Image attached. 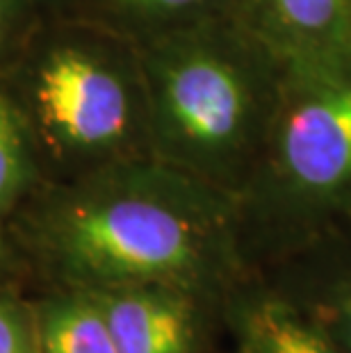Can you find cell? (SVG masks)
Here are the masks:
<instances>
[{"label": "cell", "instance_id": "13", "mask_svg": "<svg viewBox=\"0 0 351 353\" xmlns=\"http://www.w3.org/2000/svg\"><path fill=\"white\" fill-rule=\"evenodd\" d=\"M317 324L322 326L342 349L351 353V285L342 292H338V296L322 307Z\"/></svg>", "mask_w": 351, "mask_h": 353}, {"label": "cell", "instance_id": "11", "mask_svg": "<svg viewBox=\"0 0 351 353\" xmlns=\"http://www.w3.org/2000/svg\"><path fill=\"white\" fill-rule=\"evenodd\" d=\"M32 0H0V76L14 64L28 39L39 28Z\"/></svg>", "mask_w": 351, "mask_h": 353}, {"label": "cell", "instance_id": "5", "mask_svg": "<svg viewBox=\"0 0 351 353\" xmlns=\"http://www.w3.org/2000/svg\"><path fill=\"white\" fill-rule=\"evenodd\" d=\"M101 307L119 353H194V292L158 283L85 290Z\"/></svg>", "mask_w": 351, "mask_h": 353}, {"label": "cell", "instance_id": "9", "mask_svg": "<svg viewBox=\"0 0 351 353\" xmlns=\"http://www.w3.org/2000/svg\"><path fill=\"white\" fill-rule=\"evenodd\" d=\"M41 183L39 160L23 114L0 80V223L12 219Z\"/></svg>", "mask_w": 351, "mask_h": 353}, {"label": "cell", "instance_id": "14", "mask_svg": "<svg viewBox=\"0 0 351 353\" xmlns=\"http://www.w3.org/2000/svg\"><path fill=\"white\" fill-rule=\"evenodd\" d=\"M37 7H50V10H57V7H69L76 0H32Z\"/></svg>", "mask_w": 351, "mask_h": 353}, {"label": "cell", "instance_id": "2", "mask_svg": "<svg viewBox=\"0 0 351 353\" xmlns=\"http://www.w3.org/2000/svg\"><path fill=\"white\" fill-rule=\"evenodd\" d=\"M0 80L23 114L43 183L151 155L137 46L99 21L39 26Z\"/></svg>", "mask_w": 351, "mask_h": 353}, {"label": "cell", "instance_id": "12", "mask_svg": "<svg viewBox=\"0 0 351 353\" xmlns=\"http://www.w3.org/2000/svg\"><path fill=\"white\" fill-rule=\"evenodd\" d=\"M0 353H41L32 310L7 296H0Z\"/></svg>", "mask_w": 351, "mask_h": 353}, {"label": "cell", "instance_id": "6", "mask_svg": "<svg viewBox=\"0 0 351 353\" xmlns=\"http://www.w3.org/2000/svg\"><path fill=\"white\" fill-rule=\"evenodd\" d=\"M256 37L292 69L351 66V0H249Z\"/></svg>", "mask_w": 351, "mask_h": 353}, {"label": "cell", "instance_id": "4", "mask_svg": "<svg viewBox=\"0 0 351 353\" xmlns=\"http://www.w3.org/2000/svg\"><path fill=\"white\" fill-rule=\"evenodd\" d=\"M281 103L276 162L285 185L308 203L351 194V66L292 69Z\"/></svg>", "mask_w": 351, "mask_h": 353}, {"label": "cell", "instance_id": "1", "mask_svg": "<svg viewBox=\"0 0 351 353\" xmlns=\"http://www.w3.org/2000/svg\"><path fill=\"white\" fill-rule=\"evenodd\" d=\"M12 219L62 290L158 283L201 294L228 269L226 192L153 157L39 185Z\"/></svg>", "mask_w": 351, "mask_h": 353}, {"label": "cell", "instance_id": "7", "mask_svg": "<svg viewBox=\"0 0 351 353\" xmlns=\"http://www.w3.org/2000/svg\"><path fill=\"white\" fill-rule=\"evenodd\" d=\"M41 353H119L101 307L85 290H62L32 310Z\"/></svg>", "mask_w": 351, "mask_h": 353}, {"label": "cell", "instance_id": "8", "mask_svg": "<svg viewBox=\"0 0 351 353\" xmlns=\"http://www.w3.org/2000/svg\"><path fill=\"white\" fill-rule=\"evenodd\" d=\"M244 353H347L317 321L279 301L246 305L237 319Z\"/></svg>", "mask_w": 351, "mask_h": 353}, {"label": "cell", "instance_id": "10", "mask_svg": "<svg viewBox=\"0 0 351 353\" xmlns=\"http://www.w3.org/2000/svg\"><path fill=\"white\" fill-rule=\"evenodd\" d=\"M94 19L123 37L137 41L151 39L178 28L212 21L221 0H96Z\"/></svg>", "mask_w": 351, "mask_h": 353}, {"label": "cell", "instance_id": "15", "mask_svg": "<svg viewBox=\"0 0 351 353\" xmlns=\"http://www.w3.org/2000/svg\"><path fill=\"white\" fill-rule=\"evenodd\" d=\"M3 267H5V249H3V244H0V272H3Z\"/></svg>", "mask_w": 351, "mask_h": 353}, {"label": "cell", "instance_id": "3", "mask_svg": "<svg viewBox=\"0 0 351 353\" xmlns=\"http://www.w3.org/2000/svg\"><path fill=\"white\" fill-rule=\"evenodd\" d=\"M151 157L228 192L270 128V87L249 43L217 21L137 41Z\"/></svg>", "mask_w": 351, "mask_h": 353}]
</instances>
